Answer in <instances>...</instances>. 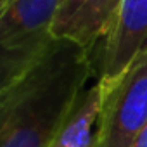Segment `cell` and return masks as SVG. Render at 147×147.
Here are the masks:
<instances>
[{"instance_id": "cell-1", "label": "cell", "mask_w": 147, "mask_h": 147, "mask_svg": "<svg viewBox=\"0 0 147 147\" xmlns=\"http://www.w3.org/2000/svg\"><path fill=\"white\" fill-rule=\"evenodd\" d=\"M97 76L100 54L54 40L26 71L0 88V147H50Z\"/></svg>"}, {"instance_id": "cell-2", "label": "cell", "mask_w": 147, "mask_h": 147, "mask_svg": "<svg viewBox=\"0 0 147 147\" xmlns=\"http://www.w3.org/2000/svg\"><path fill=\"white\" fill-rule=\"evenodd\" d=\"M59 0H0V88L12 83L55 40Z\"/></svg>"}, {"instance_id": "cell-3", "label": "cell", "mask_w": 147, "mask_h": 147, "mask_svg": "<svg viewBox=\"0 0 147 147\" xmlns=\"http://www.w3.org/2000/svg\"><path fill=\"white\" fill-rule=\"evenodd\" d=\"M104 88L95 147H130L147 125V47Z\"/></svg>"}, {"instance_id": "cell-4", "label": "cell", "mask_w": 147, "mask_h": 147, "mask_svg": "<svg viewBox=\"0 0 147 147\" xmlns=\"http://www.w3.org/2000/svg\"><path fill=\"white\" fill-rule=\"evenodd\" d=\"M121 5L123 0H59L50 35L55 40H69L102 57Z\"/></svg>"}, {"instance_id": "cell-5", "label": "cell", "mask_w": 147, "mask_h": 147, "mask_svg": "<svg viewBox=\"0 0 147 147\" xmlns=\"http://www.w3.org/2000/svg\"><path fill=\"white\" fill-rule=\"evenodd\" d=\"M147 47V0H123L116 24L104 45L100 78L113 80Z\"/></svg>"}, {"instance_id": "cell-6", "label": "cell", "mask_w": 147, "mask_h": 147, "mask_svg": "<svg viewBox=\"0 0 147 147\" xmlns=\"http://www.w3.org/2000/svg\"><path fill=\"white\" fill-rule=\"evenodd\" d=\"M102 99L104 88L100 76H97L83 92L75 111L62 125L50 147H95Z\"/></svg>"}, {"instance_id": "cell-7", "label": "cell", "mask_w": 147, "mask_h": 147, "mask_svg": "<svg viewBox=\"0 0 147 147\" xmlns=\"http://www.w3.org/2000/svg\"><path fill=\"white\" fill-rule=\"evenodd\" d=\"M130 147H147V125L138 131V135L133 138Z\"/></svg>"}]
</instances>
